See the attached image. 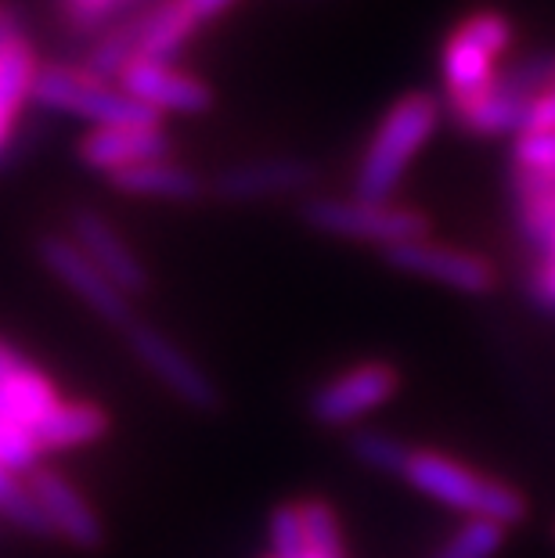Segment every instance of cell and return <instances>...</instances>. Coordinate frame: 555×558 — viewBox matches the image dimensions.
<instances>
[{
  "label": "cell",
  "instance_id": "10",
  "mask_svg": "<svg viewBox=\"0 0 555 558\" xmlns=\"http://www.w3.org/2000/svg\"><path fill=\"white\" fill-rule=\"evenodd\" d=\"M386 259L405 275H419L430 278L444 289L466 292V295H487L498 284L491 259H483L480 253L462 245H447V242H433V239H419L408 245L389 248Z\"/></svg>",
  "mask_w": 555,
  "mask_h": 558
},
{
  "label": "cell",
  "instance_id": "30",
  "mask_svg": "<svg viewBox=\"0 0 555 558\" xmlns=\"http://www.w3.org/2000/svg\"><path fill=\"white\" fill-rule=\"evenodd\" d=\"M545 253H548V259H555V239H552V245L545 248Z\"/></svg>",
  "mask_w": 555,
  "mask_h": 558
},
{
  "label": "cell",
  "instance_id": "4",
  "mask_svg": "<svg viewBox=\"0 0 555 558\" xmlns=\"http://www.w3.org/2000/svg\"><path fill=\"white\" fill-rule=\"evenodd\" d=\"M555 83V54H530L509 62L502 76L491 83L476 98H466L458 105H447L455 123L476 137H505L519 134L527 126L530 105L538 94Z\"/></svg>",
  "mask_w": 555,
  "mask_h": 558
},
{
  "label": "cell",
  "instance_id": "19",
  "mask_svg": "<svg viewBox=\"0 0 555 558\" xmlns=\"http://www.w3.org/2000/svg\"><path fill=\"white\" fill-rule=\"evenodd\" d=\"M116 192L134 198H159V202H195L206 195V181L192 173L188 166H177L173 159H156L134 170H123L109 177Z\"/></svg>",
  "mask_w": 555,
  "mask_h": 558
},
{
  "label": "cell",
  "instance_id": "8",
  "mask_svg": "<svg viewBox=\"0 0 555 558\" xmlns=\"http://www.w3.org/2000/svg\"><path fill=\"white\" fill-rule=\"evenodd\" d=\"M400 389V372L389 361H361L325 378L311 393V418L325 429H347L386 408Z\"/></svg>",
  "mask_w": 555,
  "mask_h": 558
},
{
  "label": "cell",
  "instance_id": "3",
  "mask_svg": "<svg viewBox=\"0 0 555 558\" xmlns=\"http://www.w3.org/2000/svg\"><path fill=\"white\" fill-rule=\"evenodd\" d=\"M512 19L498 8H480L458 22L441 47V80L447 105L476 98L502 76L512 51Z\"/></svg>",
  "mask_w": 555,
  "mask_h": 558
},
{
  "label": "cell",
  "instance_id": "13",
  "mask_svg": "<svg viewBox=\"0 0 555 558\" xmlns=\"http://www.w3.org/2000/svg\"><path fill=\"white\" fill-rule=\"evenodd\" d=\"M73 242L123 295L134 300V295L148 292V267L141 264L134 245H130L98 209L73 213Z\"/></svg>",
  "mask_w": 555,
  "mask_h": 558
},
{
  "label": "cell",
  "instance_id": "5",
  "mask_svg": "<svg viewBox=\"0 0 555 558\" xmlns=\"http://www.w3.org/2000/svg\"><path fill=\"white\" fill-rule=\"evenodd\" d=\"M306 228L328 234V239L342 242H369L379 245L383 253L397 245L430 239V217L411 206H397V202H369V198H333L317 195L303 206Z\"/></svg>",
  "mask_w": 555,
  "mask_h": 558
},
{
  "label": "cell",
  "instance_id": "1",
  "mask_svg": "<svg viewBox=\"0 0 555 558\" xmlns=\"http://www.w3.org/2000/svg\"><path fill=\"white\" fill-rule=\"evenodd\" d=\"M444 101L430 90H408L383 112L375 123L369 145L361 151L358 177H353V195L369 202H389L411 162L430 145L436 126H441Z\"/></svg>",
  "mask_w": 555,
  "mask_h": 558
},
{
  "label": "cell",
  "instance_id": "11",
  "mask_svg": "<svg viewBox=\"0 0 555 558\" xmlns=\"http://www.w3.org/2000/svg\"><path fill=\"white\" fill-rule=\"evenodd\" d=\"M116 80H120V87L130 98L141 101L152 112L198 116L214 105V90H209L203 80L195 73H184L181 65L162 62V58L134 54Z\"/></svg>",
  "mask_w": 555,
  "mask_h": 558
},
{
  "label": "cell",
  "instance_id": "27",
  "mask_svg": "<svg viewBox=\"0 0 555 558\" xmlns=\"http://www.w3.org/2000/svg\"><path fill=\"white\" fill-rule=\"evenodd\" d=\"M523 130H555V83L538 94V101L530 105V116H527V126ZM519 130V134H523Z\"/></svg>",
  "mask_w": 555,
  "mask_h": 558
},
{
  "label": "cell",
  "instance_id": "22",
  "mask_svg": "<svg viewBox=\"0 0 555 558\" xmlns=\"http://www.w3.org/2000/svg\"><path fill=\"white\" fill-rule=\"evenodd\" d=\"M512 177L555 184V130H523V134H516Z\"/></svg>",
  "mask_w": 555,
  "mask_h": 558
},
{
  "label": "cell",
  "instance_id": "24",
  "mask_svg": "<svg viewBox=\"0 0 555 558\" xmlns=\"http://www.w3.org/2000/svg\"><path fill=\"white\" fill-rule=\"evenodd\" d=\"M0 515H8L19 530L37 533V537H51V526L40 512V505L33 501L29 486L22 483L15 472H8L0 465Z\"/></svg>",
  "mask_w": 555,
  "mask_h": 558
},
{
  "label": "cell",
  "instance_id": "6",
  "mask_svg": "<svg viewBox=\"0 0 555 558\" xmlns=\"http://www.w3.org/2000/svg\"><path fill=\"white\" fill-rule=\"evenodd\" d=\"M33 101L40 109L91 120L94 126H159V112L145 109L123 87H109V80L94 76L87 65H40Z\"/></svg>",
  "mask_w": 555,
  "mask_h": 558
},
{
  "label": "cell",
  "instance_id": "7",
  "mask_svg": "<svg viewBox=\"0 0 555 558\" xmlns=\"http://www.w3.org/2000/svg\"><path fill=\"white\" fill-rule=\"evenodd\" d=\"M130 353L137 357V364L156 378V383L167 389L173 400H181L184 408L192 411H217L220 408V389L214 378L206 375V367L198 364L192 353L181 350L167 331L145 325V320H134L123 331Z\"/></svg>",
  "mask_w": 555,
  "mask_h": 558
},
{
  "label": "cell",
  "instance_id": "21",
  "mask_svg": "<svg viewBox=\"0 0 555 558\" xmlns=\"http://www.w3.org/2000/svg\"><path fill=\"white\" fill-rule=\"evenodd\" d=\"M350 454H353V461H361V465L372 469V472L405 476V469H408L411 454H415V447H408L405 439L379 433V429H361V433H353V439H350Z\"/></svg>",
  "mask_w": 555,
  "mask_h": 558
},
{
  "label": "cell",
  "instance_id": "20",
  "mask_svg": "<svg viewBox=\"0 0 555 558\" xmlns=\"http://www.w3.org/2000/svg\"><path fill=\"white\" fill-rule=\"evenodd\" d=\"M109 414L98 403H73V400H58V408L33 429L40 454L44 450H69V447H84L94 444L109 433Z\"/></svg>",
  "mask_w": 555,
  "mask_h": 558
},
{
  "label": "cell",
  "instance_id": "26",
  "mask_svg": "<svg viewBox=\"0 0 555 558\" xmlns=\"http://www.w3.org/2000/svg\"><path fill=\"white\" fill-rule=\"evenodd\" d=\"M120 4L123 0H65L69 19H73L76 26H98V22L109 19Z\"/></svg>",
  "mask_w": 555,
  "mask_h": 558
},
{
  "label": "cell",
  "instance_id": "2",
  "mask_svg": "<svg viewBox=\"0 0 555 558\" xmlns=\"http://www.w3.org/2000/svg\"><path fill=\"white\" fill-rule=\"evenodd\" d=\"M405 483L426 494L430 501L462 512L466 519L498 522V526H519L527 519V497L505 480L469 469L462 461L441 454V450H415L405 469Z\"/></svg>",
  "mask_w": 555,
  "mask_h": 558
},
{
  "label": "cell",
  "instance_id": "14",
  "mask_svg": "<svg viewBox=\"0 0 555 558\" xmlns=\"http://www.w3.org/2000/svg\"><path fill=\"white\" fill-rule=\"evenodd\" d=\"M314 162L306 159H256L231 166L214 177V195L220 202H267V198H286V195H303L314 187Z\"/></svg>",
  "mask_w": 555,
  "mask_h": 558
},
{
  "label": "cell",
  "instance_id": "12",
  "mask_svg": "<svg viewBox=\"0 0 555 558\" xmlns=\"http://www.w3.org/2000/svg\"><path fill=\"white\" fill-rule=\"evenodd\" d=\"M26 486H29L33 501L40 505V512L55 537H62L65 544H73L80 551L101 548V541H105L101 519L91 508L87 497L65 476H58L51 469H37V472H29Z\"/></svg>",
  "mask_w": 555,
  "mask_h": 558
},
{
  "label": "cell",
  "instance_id": "28",
  "mask_svg": "<svg viewBox=\"0 0 555 558\" xmlns=\"http://www.w3.org/2000/svg\"><path fill=\"white\" fill-rule=\"evenodd\" d=\"M530 292H534V300L545 306V311H555V259H545V264L534 270Z\"/></svg>",
  "mask_w": 555,
  "mask_h": 558
},
{
  "label": "cell",
  "instance_id": "15",
  "mask_svg": "<svg viewBox=\"0 0 555 558\" xmlns=\"http://www.w3.org/2000/svg\"><path fill=\"white\" fill-rule=\"evenodd\" d=\"M37 54L29 40L22 37L15 11L0 4V151L8 148L11 130H15L22 105L33 101V83H37Z\"/></svg>",
  "mask_w": 555,
  "mask_h": 558
},
{
  "label": "cell",
  "instance_id": "17",
  "mask_svg": "<svg viewBox=\"0 0 555 558\" xmlns=\"http://www.w3.org/2000/svg\"><path fill=\"white\" fill-rule=\"evenodd\" d=\"M55 408V386L29 361H22L8 342H0V422L33 433Z\"/></svg>",
  "mask_w": 555,
  "mask_h": 558
},
{
  "label": "cell",
  "instance_id": "16",
  "mask_svg": "<svg viewBox=\"0 0 555 558\" xmlns=\"http://www.w3.org/2000/svg\"><path fill=\"white\" fill-rule=\"evenodd\" d=\"M80 159L94 173L116 177L134 166L170 159V141L159 126H94L80 141Z\"/></svg>",
  "mask_w": 555,
  "mask_h": 558
},
{
  "label": "cell",
  "instance_id": "23",
  "mask_svg": "<svg viewBox=\"0 0 555 558\" xmlns=\"http://www.w3.org/2000/svg\"><path fill=\"white\" fill-rule=\"evenodd\" d=\"M502 544H505V526L483 519H466L430 558H494L502 551Z\"/></svg>",
  "mask_w": 555,
  "mask_h": 558
},
{
  "label": "cell",
  "instance_id": "29",
  "mask_svg": "<svg viewBox=\"0 0 555 558\" xmlns=\"http://www.w3.org/2000/svg\"><path fill=\"white\" fill-rule=\"evenodd\" d=\"M300 558H347V551L339 555V551H317V548H306Z\"/></svg>",
  "mask_w": 555,
  "mask_h": 558
},
{
  "label": "cell",
  "instance_id": "18",
  "mask_svg": "<svg viewBox=\"0 0 555 558\" xmlns=\"http://www.w3.org/2000/svg\"><path fill=\"white\" fill-rule=\"evenodd\" d=\"M198 26H206V19L198 15L192 0H159L152 11H145L141 19L130 22V33H134V54L173 62V54L195 37Z\"/></svg>",
  "mask_w": 555,
  "mask_h": 558
},
{
  "label": "cell",
  "instance_id": "25",
  "mask_svg": "<svg viewBox=\"0 0 555 558\" xmlns=\"http://www.w3.org/2000/svg\"><path fill=\"white\" fill-rule=\"evenodd\" d=\"M270 537V558H300L306 551V533H303V515L300 501L278 505L267 522Z\"/></svg>",
  "mask_w": 555,
  "mask_h": 558
},
{
  "label": "cell",
  "instance_id": "9",
  "mask_svg": "<svg viewBox=\"0 0 555 558\" xmlns=\"http://www.w3.org/2000/svg\"><path fill=\"white\" fill-rule=\"evenodd\" d=\"M37 253H40V264L51 270V275L65 284L69 292L76 295L87 311L98 314L105 325L126 331L134 325V311H130V295H123L116 284L101 275L91 259L80 253L73 239H62V234H44L37 242Z\"/></svg>",
  "mask_w": 555,
  "mask_h": 558
}]
</instances>
